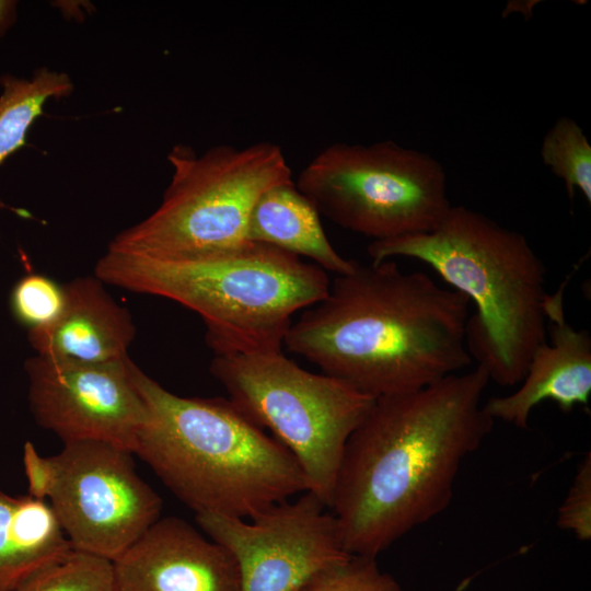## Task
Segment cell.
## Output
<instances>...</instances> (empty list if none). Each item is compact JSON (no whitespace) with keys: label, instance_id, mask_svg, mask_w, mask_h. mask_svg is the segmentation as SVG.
<instances>
[{"label":"cell","instance_id":"1","mask_svg":"<svg viewBox=\"0 0 591 591\" xmlns=\"http://www.w3.org/2000/svg\"><path fill=\"white\" fill-rule=\"evenodd\" d=\"M477 364L375 399L350 436L329 505L345 549L376 558L450 505L464 460L491 432Z\"/></svg>","mask_w":591,"mask_h":591},{"label":"cell","instance_id":"2","mask_svg":"<svg viewBox=\"0 0 591 591\" xmlns=\"http://www.w3.org/2000/svg\"><path fill=\"white\" fill-rule=\"evenodd\" d=\"M470 301L393 259L356 262L290 325L287 349L375 398L462 372Z\"/></svg>","mask_w":591,"mask_h":591},{"label":"cell","instance_id":"3","mask_svg":"<svg viewBox=\"0 0 591 591\" xmlns=\"http://www.w3.org/2000/svg\"><path fill=\"white\" fill-rule=\"evenodd\" d=\"M131 372L147 410L135 454L196 514L251 519L308 490L293 455L229 398L178 396Z\"/></svg>","mask_w":591,"mask_h":591},{"label":"cell","instance_id":"4","mask_svg":"<svg viewBox=\"0 0 591 591\" xmlns=\"http://www.w3.org/2000/svg\"><path fill=\"white\" fill-rule=\"evenodd\" d=\"M371 263L395 257L429 266L475 306L466 344L490 381L518 385L546 338V267L526 237L482 212L451 206L430 231L368 245Z\"/></svg>","mask_w":591,"mask_h":591},{"label":"cell","instance_id":"5","mask_svg":"<svg viewBox=\"0 0 591 591\" xmlns=\"http://www.w3.org/2000/svg\"><path fill=\"white\" fill-rule=\"evenodd\" d=\"M95 276L199 314L215 356L281 351L292 315L322 300L331 285L316 264L254 242L231 251L173 257L107 247Z\"/></svg>","mask_w":591,"mask_h":591},{"label":"cell","instance_id":"6","mask_svg":"<svg viewBox=\"0 0 591 591\" xmlns=\"http://www.w3.org/2000/svg\"><path fill=\"white\" fill-rule=\"evenodd\" d=\"M167 161L172 176L160 205L108 247L162 257L240 248L250 243L248 220L260 195L292 181L281 148L271 142L219 144L200 154L179 143Z\"/></svg>","mask_w":591,"mask_h":591},{"label":"cell","instance_id":"7","mask_svg":"<svg viewBox=\"0 0 591 591\" xmlns=\"http://www.w3.org/2000/svg\"><path fill=\"white\" fill-rule=\"evenodd\" d=\"M210 372L229 399L297 460L308 491L328 508L346 444L375 397L281 351L217 355Z\"/></svg>","mask_w":591,"mask_h":591},{"label":"cell","instance_id":"8","mask_svg":"<svg viewBox=\"0 0 591 591\" xmlns=\"http://www.w3.org/2000/svg\"><path fill=\"white\" fill-rule=\"evenodd\" d=\"M296 186L320 215L373 241L428 232L452 206L440 162L392 140L329 144Z\"/></svg>","mask_w":591,"mask_h":591},{"label":"cell","instance_id":"9","mask_svg":"<svg viewBox=\"0 0 591 591\" xmlns=\"http://www.w3.org/2000/svg\"><path fill=\"white\" fill-rule=\"evenodd\" d=\"M132 454L80 441L42 456L24 444L28 494L49 503L73 549L113 561L160 518L162 499L137 473Z\"/></svg>","mask_w":591,"mask_h":591},{"label":"cell","instance_id":"10","mask_svg":"<svg viewBox=\"0 0 591 591\" xmlns=\"http://www.w3.org/2000/svg\"><path fill=\"white\" fill-rule=\"evenodd\" d=\"M327 508L306 490L251 519L211 513L195 519L235 559L240 591H299L320 570L351 555Z\"/></svg>","mask_w":591,"mask_h":591},{"label":"cell","instance_id":"11","mask_svg":"<svg viewBox=\"0 0 591 591\" xmlns=\"http://www.w3.org/2000/svg\"><path fill=\"white\" fill-rule=\"evenodd\" d=\"M132 361L82 363L33 356L24 363L30 410L63 443H109L135 454L147 418Z\"/></svg>","mask_w":591,"mask_h":591},{"label":"cell","instance_id":"12","mask_svg":"<svg viewBox=\"0 0 591 591\" xmlns=\"http://www.w3.org/2000/svg\"><path fill=\"white\" fill-rule=\"evenodd\" d=\"M113 565L117 591H240L231 553L177 517L159 518Z\"/></svg>","mask_w":591,"mask_h":591},{"label":"cell","instance_id":"13","mask_svg":"<svg viewBox=\"0 0 591 591\" xmlns=\"http://www.w3.org/2000/svg\"><path fill=\"white\" fill-rule=\"evenodd\" d=\"M566 281L545 301L546 338L534 350L518 389L484 403L494 419L519 429L529 427L530 415L544 401L554 402L565 413L577 405L588 406L591 396V336L566 318Z\"/></svg>","mask_w":591,"mask_h":591},{"label":"cell","instance_id":"14","mask_svg":"<svg viewBox=\"0 0 591 591\" xmlns=\"http://www.w3.org/2000/svg\"><path fill=\"white\" fill-rule=\"evenodd\" d=\"M93 277H77L63 286L66 302L49 325L27 331L36 355L82 363H108L128 358L136 327L128 310Z\"/></svg>","mask_w":591,"mask_h":591},{"label":"cell","instance_id":"15","mask_svg":"<svg viewBox=\"0 0 591 591\" xmlns=\"http://www.w3.org/2000/svg\"><path fill=\"white\" fill-rule=\"evenodd\" d=\"M247 239L313 259L323 270L337 276L351 273L356 265L334 248L318 210L292 181L275 185L260 195L250 216Z\"/></svg>","mask_w":591,"mask_h":591},{"label":"cell","instance_id":"16","mask_svg":"<svg viewBox=\"0 0 591 591\" xmlns=\"http://www.w3.org/2000/svg\"><path fill=\"white\" fill-rule=\"evenodd\" d=\"M71 551L46 500L30 494L12 496L0 489V591H14Z\"/></svg>","mask_w":591,"mask_h":591},{"label":"cell","instance_id":"17","mask_svg":"<svg viewBox=\"0 0 591 591\" xmlns=\"http://www.w3.org/2000/svg\"><path fill=\"white\" fill-rule=\"evenodd\" d=\"M0 164L25 143L34 121L51 99H62L73 91L65 72L47 67L36 69L31 78L0 77Z\"/></svg>","mask_w":591,"mask_h":591},{"label":"cell","instance_id":"18","mask_svg":"<svg viewBox=\"0 0 591 591\" xmlns=\"http://www.w3.org/2000/svg\"><path fill=\"white\" fill-rule=\"evenodd\" d=\"M542 162L561 178L570 200L579 190L591 205V146L570 117H559L541 144Z\"/></svg>","mask_w":591,"mask_h":591},{"label":"cell","instance_id":"19","mask_svg":"<svg viewBox=\"0 0 591 591\" xmlns=\"http://www.w3.org/2000/svg\"><path fill=\"white\" fill-rule=\"evenodd\" d=\"M14 591H117V586L112 560L73 549Z\"/></svg>","mask_w":591,"mask_h":591},{"label":"cell","instance_id":"20","mask_svg":"<svg viewBox=\"0 0 591 591\" xmlns=\"http://www.w3.org/2000/svg\"><path fill=\"white\" fill-rule=\"evenodd\" d=\"M66 302L63 286L42 274L20 278L10 294L13 317L27 331L53 323Z\"/></svg>","mask_w":591,"mask_h":591},{"label":"cell","instance_id":"21","mask_svg":"<svg viewBox=\"0 0 591 591\" xmlns=\"http://www.w3.org/2000/svg\"><path fill=\"white\" fill-rule=\"evenodd\" d=\"M299 591H403L376 558L350 555L315 573Z\"/></svg>","mask_w":591,"mask_h":591},{"label":"cell","instance_id":"22","mask_svg":"<svg viewBox=\"0 0 591 591\" xmlns=\"http://www.w3.org/2000/svg\"><path fill=\"white\" fill-rule=\"evenodd\" d=\"M557 525L581 542L591 540V453L580 462L557 513Z\"/></svg>","mask_w":591,"mask_h":591},{"label":"cell","instance_id":"23","mask_svg":"<svg viewBox=\"0 0 591 591\" xmlns=\"http://www.w3.org/2000/svg\"><path fill=\"white\" fill-rule=\"evenodd\" d=\"M16 1L0 0V38L14 24L16 20Z\"/></svg>","mask_w":591,"mask_h":591}]
</instances>
